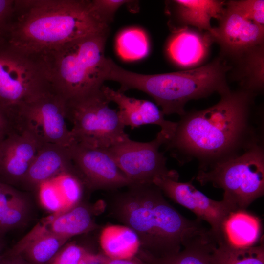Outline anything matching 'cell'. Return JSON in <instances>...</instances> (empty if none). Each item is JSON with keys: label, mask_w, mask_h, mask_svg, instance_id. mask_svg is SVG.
I'll list each match as a JSON object with an SVG mask.
<instances>
[{"label": "cell", "mask_w": 264, "mask_h": 264, "mask_svg": "<svg viewBox=\"0 0 264 264\" xmlns=\"http://www.w3.org/2000/svg\"><path fill=\"white\" fill-rule=\"evenodd\" d=\"M66 101V117L72 125L74 142L83 145L108 149L129 137L117 110L101 88L85 96Z\"/></svg>", "instance_id": "8"}, {"label": "cell", "mask_w": 264, "mask_h": 264, "mask_svg": "<svg viewBox=\"0 0 264 264\" xmlns=\"http://www.w3.org/2000/svg\"><path fill=\"white\" fill-rule=\"evenodd\" d=\"M193 179L182 182L178 178L162 176L155 178L153 184L172 200L193 212L198 219L208 222L212 234L219 239L223 222L233 211L223 201L213 200L197 189Z\"/></svg>", "instance_id": "12"}, {"label": "cell", "mask_w": 264, "mask_h": 264, "mask_svg": "<svg viewBox=\"0 0 264 264\" xmlns=\"http://www.w3.org/2000/svg\"><path fill=\"white\" fill-rule=\"evenodd\" d=\"M104 203H98L94 207L79 203L71 209L53 213L43 219L26 234L29 237L50 234L69 239L71 237L92 231L97 228L94 216L101 213Z\"/></svg>", "instance_id": "17"}, {"label": "cell", "mask_w": 264, "mask_h": 264, "mask_svg": "<svg viewBox=\"0 0 264 264\" xmlns=\"http://www.w3.org/2000/svg\"><path fill=\"white\" fill-rule=\"evenodd\" d=\"M264 44L246 51L233 59L236 63L233 77L242 88L254 94L262 90L264 82Z\"/></svg>", "instance_id": "23"}, {"label": "cell", "mask_w": 264, "mask_h": 264, "mask_svg": "<svg viewBox=\"0 0 264 264\" xmlns=\"http://www.w3.org/2000/svg\"><path fill=\"white\" fill-rule=\"evenodd\" d=\"M43 143L27 129L6 128L0 137V181L9 185L22 182Z\"/></svg>", "instance_id": "13"}, {"label": "cell", "mask_w": 264, "mask_h": 264, "mask_svg": "<svg viewBox=\"0 0 264 264\" xmlns=\"http://www.w3.org/2000/svg\"><path fill=\"white\" fill-rule=\"evenodd\" d=\"M170 3L172 12L170 13L180 24L179 27L190 25L210 32L213 28L211 19L219 20L224 11L226 2L216 0H175L171 1Z\"/></svg>", "instance_id": "19"}, {"label": "cell", "mask_w": 264, "mask_h": 264, "mask_svg": "<svg viewBox=\"0 0 264 264\" xmlns=\"http://www.w3.org/2000/svg\"><path fill=\"white\" fill-rule=\"evenodd\" d=\"M32 57L0 44V110L10 128L24 106L54 92L41 63Z\"/></svg>", "instance_id": "6"}, {"label": "cell", "mask_w": 264, "mask_h": 264, "mask_svg": "<svg viewBox=\"0 0 264 264\" xmlns=\"http://www.w3.org/2000/svg\"><path fill=\"white\" fill-rule=\"evenodd\" d=\"M1 238V237L0 236V263L3 255L1 254V251L3 248V242Z\"/></svg>", "instance_id": "37"}, {"label": "cell", "mask_w": 264, "mask_h": 264, "mask_svg": "<svg viewBox=\"0 0 264 264\" xmlns=\"http://www.w3.org/2000/svg\"><path fill=\"white\" fill-rule=\"evenodd\" d=\"M110 212L136 233L140 243L138 254L153 263L177 254L208 230L201 220L180 214L154 184H132L115 194Z\"/></svg>", "instance_id": "2"}, {"label": "cell", "mask_w": 264, "mask_h": 264, "mask_svg": "<svg viewBox=\"0 0 264 264\" xmlns=\"http://www.w3.org/2000/svg\"><path fill=\"white\" fill-rule=\"evenodd\" d=\"M116 49L119 56L125 61L141 59L149 53L148 36L144 30L139 28L125 29L116 37Z\"/></svg>", "instance_id": "27"}, {"label": "cell", "mask_w": 264, "mask_h": 264, "mask_svg": "<svg viewBox=\"0 0 264 264\" xmlns=\"http://www.w3.org/2000/svg\"><path fill=\"white\" fill-rule=\"evenodd\" d=\"M99 243L102 253L113 258H130L137 255L140 250L136 233L123 224L105 226L101 231Z\"/></svg>", "instance_id": "21"}, {"label": "cell", "mask_w": 264, "mask_h": 264, "mask_svg": "<svg viewBox=\"0 0 264 264\" xmlns=\"http://www.w3.org/2000/svg\"><path fill=\"white\" fill-rule=\"evenodd\" d=\"M38 188L41 202L45 209L53 213L66 210L60 193L52 178L41 183Z\"/></svg>", "instance_id": "30"}, {"label": "cell", "mask_w": 264, "mask_h": 264, "mask_svg": "<svg viewBox=\"0 0 264 264\" xmlns=\"http://www.w3.org/2000/svg\"><path fill=\"white\" fill-rule=\"evenodd\" d=\"M109 30L78 39L40 57L55 92L70 100L101 88Z\"/></svg>", "instance_id": "5"}, {"label": "cell", "mask_w": 264, "mask_h": 264, "mask_svg": "<svg viewBox=\"0 0 264 264\" xmlns=\"http://www.w3.org/2000/svg\"><path fill=\"white\" fill-rule=\"evenodd\" d=\"M212 264H264V243L262 237L256 245L237 247L221 239L212 253Z\"/></svg>", "instance_id": "24"}, {"label": "cell", "mask_w": 264, "mask_h": 264, "mask_svg": "<svg viewBox=\"0 0 264 264\" xmlns=\"http://www.w3.org/2000/svg\"><path fill=\"white\" fill-rule=\"evenodd\" d=\"M166 141L160 131L151 141L138 142L128 137L107 149L132 184H153L157 177H179L176 171L168 169L167 158L159 151L160 146Z\"/></svg>", "instance_id": "9"}, {"label": "cell", "mask_w": 264, "mask_h": 264, "mask_svg": "<svg viewBox=\"0 0 264 264\" xmlns=\"http://www.w3.org/2000/svg\"><path fill=\"white\" fill-rule=\"evenodd\" d=\"M69 150L72 163L87 187L115 190L132 184L107 149L74 143Z\"/></svg>", "instance_id": "11"}, {"label": "cell", "mask_w": 264, "mask_h": 264, "mask_svg": "<svg viewBox=\"0 0 264 264\" xmlns=\"http://www.w3.org/2000/svg\"><path fill=\"white\" fill-rule=\"evenodd\" d=\"M66 120V101L51 92L24 106L14 129H27L44 143L70 147L74 142Z\"/></svg>", "instance_id": "10"}, {"label": "cell", "mask_w": 264, "mask_h": 264, "mask_svg": "<svg viewBox=\"0 0 264 264\" xmlns=\"http://www.w3.org/2000/svg\"><path fill=\"white\" fill-rule=\"evenodd\" d=\"M93 6L101 20L107 25L112 22L116 11L123 5H126L132 11H136L138 5L134 0H93Z\"/></svg>", "instance_id": "31"}, {"label": "cell", "mask_w": 264, "mask_h": 264, "mask_svg": "<svg viewBox=\"0 0 264 264\" xmlns=\"http://www.w3.org/2000/svg\"><path fill=\"white\" fill-rule=\"evenodd\" d=\"M28 212V203L10 185L0 194V236L23 223Z\"/></svg>", "instance_id": "25"}, {"label": "cell", "mask_w": 264, "mask_h": 264, "mask_svg": "<svg viewBox=\"0 0 264 264\" xmlns=\"http://www.w3.org/2000/svg\"><path fill=\"white\" fill-rule=\"evenodd\" d=\"M0 264H30L20 255H2Z\"/></svg>", "instance_id": "34"}, {"label": "cell", "mask_w": 264, "mask_h": 264, "mask_svg": "<svg viewBox=\"0 0 264 264\" xmlns=\"http://www.w3.org/2000/svg\"><path fill=\"white\" fill-rule=\"evenodd\" d=\"M101 90L110 102L117 105L119 116L125 127L133 129L149 124L158 125L167 141L174 134L177 122L165 119L164 114L156 104L147 100L129 97L124 92L104 85Z\"/></svg>", "instance_id": "15"}, {"label": "cell", "mask_w": 264, "mask_h": 264, "mask_svg": "<svg viewBox=\"0 0 264 264\" xmlns=\"http://www.w3.org/2000/svg\"><path fill=\"white\" fill-rule=\"evenodd\" d=\"M3 131H4V129H0V137Z\"/></svg>", "instance_id": "38"}, {"label": "cell", "mask_w": 264, "mask_h": 264, "mask_svg": "<svg viewBox=\"0 0 264 264\" xmlns=\"http://www.w3.org/2000/svg\"><path fill=\"white\" fill-rule=\"evenodd\" d=\"M216 240L211 231L198 237L177 254L154 264H212V253Z\"/></svg>", "instance_id": "26"}, {"label": "cell", "mask_w": 264, "mask_h": 264, "mask_svg": "<svg viewBox=\"0 0 264 264\" xmlns=\"http://www.w3.org/2000/svg\"><path fill=\"white\" fill-rule=\"evenodd\" d=\"M219 25L210 32L220 48L222 58L232 60L246 51L264 44V26L244 18L232 7L225 8Z\"/></svg>", "instance_id": "14"}, {"label": "cell", "mask_w": 264, "mask_h": 264, "mask_svg": "<svg viewBox=\"0 0 264 264\" xmlns=\"http://www.w3.org/2000/svg\"><path fill=\"white\" fill-rule=\"evenodd\" d=\"M68 240L50 234L24 237L6 254L20 255L30 264H47Z\"/></svg>", "instance_id": "22"}, {"label": "cell", "mask_w": 264, "mask_h": 264, "mask_svg": "<svg viewBox=\"0 0 264 264\" xmlns=\"http://www.w3.org/2000/svg\"><path fill=\"white\" fill-rule=\"evenodd\" d=\"M232 66L220 57L199 67L177 72L143 74L128 70L109 58L104 74L105 81L120 85L122 92L130 89L141 91L151 97L164 115L186 114L185 106L190 100L220 95L230 89L227 74Z\"/></svg>", "instance_id": "4"}, {"label": "cell", "mask_w": 264, "mask_h": 264, "mask_svg": "<svg viewBox=\"0 0 264 264\" xmlns=\"http://www.w3.org/2000/svg\"></svg>", "instance_id": "39"}, {"label": "cell", "mask_w": 264, "mask_h": 264, "mask_svg": "<svg viewBox=\"0 0 264 264\" xmlns=\"http://www.w3.org/2000/svg\"><path fill=\"white\" fill-rule=\"evenodd\" d=\"M202 185L211 183L224 191L222 201L232 210H245L264 193L262 142L242 154L218 162L196 177Z\"/></svg>", "instance_id": "7"}, {"label": "cell", "mask_w": 264, "mask_h": 264, "mask_svg": "<svg viewBox=\"0 0 264 264\" xmlns=\"http://www.w3.org/2000/svg\"><path fill=\"white\" fill-rule=\"evenodd\" d=\"M70 147L43 143L22 182L29 187H38L41 183L72 168Z\"/></svg>", "instance_id": "18"}, {"label": "cell", "mask_w": 264, "mask_h": 264, "mask_svg": "<svg viewBox=\"0 0 264 264\" xmlns=\"http://www.w3.org/2000/svg\"><path fill=\"white\" fill-rule=\"evenodd\" d=\"M226 4L244 18L264 26V1L263 0H230Z\"/></svg>", "instance_id": "29"}, {"label": "cell", "mask_w": 264, "mask_h": 264, "mask_svg": "<svg viewBox=\"0 0 264 264\" xmlns=\"http://www.w3.org/2000/svg\"><path fill=\"white\" fill-rule=\"evenodd\" d=\"M15 0H0V44L7 41Z\"/></svg>", "instance_id": "32"}, {"label": "cell", "mask_w": 264, "mask_h": 264, "mask_svg": "<svg viewBox=\"0 0 264 264\" xmlns=\"http://www.w3.org/2000/svg\"><path fill=\"white\" fill-rule=\"evenodd\" d=\"M97 255L76 243H67L47 264H97Z\"/></svg>", "instance_id": "28"}, {"label": "cell", "mask_w": 264, "mask_h": 264, "mask_svg": "<svg viewBox=\"0 0 264 264\" xmlns=\"http://www.w3.org/2000/svg\"><path fill=\"white\" fill-rule=\"evenodd\" d=\"M97 264H154L139 255L127 258L117 259L108 257L102 252L97 253Z\"/></svg>", "instance_id": "33"}, {"label": "cell", "mask_w": 264, "mask_h": 264, "mask_svg": "<svg viewBox=\"0 0 264 264\" xmlns=\"http://www.w3.org/2000/svg\"><path fill=\"white\" fill-rule=\"evenodd\" d=\"M214 42L210 33L188 26L172 28L166 53L171 62L185 70L195 68L207 59Z\"/></svg>", "instance_id": "16"}, {"label": "cell", "mask_w": 264, "mask_h": 264, "mask_svg": "<svg viewBox=\"0 0 264 264\" xmlns=\"http://www.w3.org/2000/svg\"><path fill=\"white\" fill-rule=\"evenodd\" d=\"M109 30L92 0H15L7 43L21 53L41 57L78 39Z\"/></svg>", "instance_id": "3"}, {"label": "cell", "mask_w": 264, "mask_h": 264, "mask_svg": "<svg viewBox=\"0 0 264 264\" xmlns=\"http://www.w3.org/2000/svg\"><path fill=\"white\" fill-rule=\"evenodd\" d=\"M8 185H9L4 183L0 181V194L4 190Z\"/></svg>", "instance_id": "36"}, {"label": "cell", "mask_w": 264, "mask_h": 264, "mask_svg": "<svg viewBox=\"0 0 264 264\" xmlns=\"http://www.w3.org/2000/svg\"><path fill=\"white\" fill-rule=\"evenodd\" d=\"M255 95L230 89L212 107L186 113L164 144L166 150L180 163L197 159L199 170L205 171L262 142L251 119Z\"/></svg>", "instance_id": "1"}, {"label": "cell", "mask_w": 264, "mask_h": 264, "mask_svg": "<svg viewBox=\"0 0 264 264\" xmlns=\"http://www.w3.org/2000/svg\"><path fill=\"white\" fill-rule=\"evenodd\" d=\"M262 223L255 215L245 210L231 212L221 228V239L237 247H248L257 244L261 239Z\"/></svg>", "instance_id": "20"}, {"label": "cell", "mask_w": 264, "mask_h": 264, "mask_svg": "<svg viewBox=\"0 0 264 264\" xmlns=\"http://www.w3.org/2000/svg\"><path fill=\"white\" fill-rule=\"evenodd\" d=\"M6 124L2 112L0 110V129L3 128L5 127Z\"/></svg>", "instance_id": "35"}]
</instances>
